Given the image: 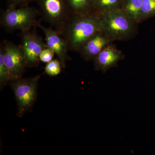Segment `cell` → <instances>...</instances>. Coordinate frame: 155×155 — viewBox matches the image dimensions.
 Segmentation results:
<instances>
[{
    "label": "cell",
    "instance_id": "4",
    "mask_svg": "<svg viewBox=\"0 0 155 155\" xmlns=\"http://www.w3.org/2000/svg\"><path fill=\"white\" fill-rule=\"evenodd\" d=\"M41 75L13 81V88L17 105V115L21 117L31 109L36 100L38 84Z\"/></svg>",
    "mask_w": 155,
    "mask_h": 155
},
{
    "label": "cell",
    "instance_id": "6",
    "mask_svg": "<svg viewBox=\"0 0 155 155\" xmlns=\"http://www.w3.org/2000/svg\"><path fill=\"white\" fill-rule=\"evenodd\" d=\"M1 47L11 81L21 78L27 66L21 45H17L8 41H5Z\"/></svg>",
    "mask_w": 155,
    "mask_h": 155
},
{
    "label": "cell",
    "instance_id": "8",
    "mask_svg": "<svg viewBox=\"0 0 155 155\" xmlns=\"http://www.w3.org/2000/svg\"><path fill=\"white\" fill-rule=\"evenodd\" d=\"M37 26L40 28L44 33L45 42L48 47L54 52L61 62L62 67L65 68L66 62L69 59L67 53L69 49L65 39L58 31L52 27H45L40 22L38 23Z\"/></svg>",
    "mask_w": 155,
    "mask_h": 155
},
{
    "label": "cell",
    "instance_id": "15",
    "mask_svg": "<svg viewBox=\"0 0 155 155\" xmlns=\"http://www.w3.org/2000/svg\"><path fill=\"white\" fill-rule=\"evenodd\" d=\"M9 81H11L8 69L5 64L2 48L0 49V87L3 88Z\"/></svg>",
    "mask_w": 155,
    "mask_h": 155
},
{
    "label": "cell",
    "instance_id": "7",
    "mask_svg": "<svg viewBox=\"0 0 155 155\" xmlns=\"http://www.w3.org/2000/svg\"><path fill=\"white\" fill-rule=\"evenodd\" d=\"M22 46L26 66L28 68L37 67L40 63L39 55L44 49L47 47L46 42L35 31L22 32Z\"/></svg>",
    "mask_w": 155,
    "mask_h": 155
},
{
    "label": "cell",
    "instance_id": "2",
    "mask_svg": "<svg viewBox=\"0 0 155 155\" xmlns=\"http://www.w3.org/2000/svg\"><path fill=\"white\" fill-rule=\"evenodd\" d=\"M98 15L102 31L114 41L130 39L137 33V24L127 17L122 9Z\"/></svg>",
    "mask_w": 155,
    "mask_h": 155
},
{
    "label": "cell",
    "instance_id": "3",
    "mask_svg": "<svg viewBox=\"0 0 155 155\" xmlns=\"http://www.w3.org/2000/svg\"><path fill=\"white\" fill-rule=\"evenodd\" d=\"M39 12L37 9L24 5L11 6L1 14V24L8 31H28L39 22L37 19Z\"/></svg>",
    "mask_w": 155,
    "mask_h": 155
},
{
    "label": "cell",
    "instance_id": "9",
    "mask_svg": "<svg viewBox=\"0 0 155 155\" xmlns=\"http://www.w3.org/2000/svg\"><path fill=\"white\" fill-rule=\"evenodd\" d=\"M121 50L113 43L108 45L94 58L95 69L106 72L113 67H116L119 61L125 58Z\"/></svg>",
    "mask_w": 155,
    "mask_h": 155
},
{
    "label": "cell",
    "instance_id": "11",
    "mask_svg": "<svg viewBox=\"0 0 155 155\" xmlns=\"http://www.w3.org/2000/svg\"><path fill=\"white\" fill-rule=\"evenodd\" d=\"M72 15L83 16L93 13L95 0H66Z\"/></svg>",
    "mask_w": 155,
    "mask_h": 155
},
{
    "label": "cell",
    "instance_id": "17",
    "mask_svg": "<svg viewBox=\"0 0 155 155\" xmlns=\"http://www.w3.org/2000/svg\"><path fill=\"white\" fill-rule=\"evenodd\" d=\"M55 54L54 52L50 48H45L42 51L39 55L40 61L45 63H48L52 61Z\"/></svg>",
    "mask_w": 155,
    "mask_h": 155
},
{
    "label": "cell",
    "instance_id": "16",
    "mask_svg": "<svg viewBox=\"0 0 155 155\" xmlns=\"http://www.w3.org/2000/svg\"><path fill=\"white\" fill-rule=\"evenodd\" d=\"M63 68L61 62L58 59H54L47 63L45 72L50 76H55L60 74Z\"/></svg>",
    "mask_w": 155,
    "mask_h": 155
},
{
    "label": "cell",
    "instance_id": "1",
    "mask_svg": "<svg viewBox=\"0 0 155 155\" xmlns=\"http://www.w3.org/2000/svg\"><path fill=\"white\" fill-rule=\"evenodd\" d=\"M101 30L98 14L93 13L83 16L71 15L62 35L67 41L69 50L79 51L87 41Z\"/></svg>",
    "mask_w": 155,
    "mask_h": 155
},
{
    "label": "cell",
    "instance_id": "10",
    "mask_svg": "<svg viewBox=\"0 0 155 155\" xmlns=\"http://www.w3.org/2000/svg\"><path fill=\"white\" fill-rule=\"evenodd\" d=\"M114 41L101 30L87 41L78 52L84 61H92L103 49Z\"/></svg>",
    "mask_w": 155,
    "mask_h": 155
},
{
    "label": "cell",
    "instance_id": "12",
    "mask_svg": "<svg viewBox=\"0 0 155 155\" xmlns=\"http://www.w3.org/2000/svg\"><path fill=\"white\" fill-rule=\"evenodd\" d=\"M143 0H124L122 11L136 23L140 22Z\"/></svg>",
    "mask_w": 155,
    "mask_h": 155
},
{
    "label": "cell",
    "instance_id": "5",
    "mask_svg": "<svg viewBox=\"0 0 155 155\" xmlns=\"http://www.w3.org/2000/svg\"><path fill=\"white\" fill-rule=\"evenodd\" d=\"M38 2L43 19L62 35L72 15L66 0H38Z\"/></svg>",
    "mask_w": 155,
    "mask_h": 155
},
{
    "label": "cell",
    "instance_id": "14",
    "mask_svg": "<svg viewBox=\"0 0 155 155\" xmlns=\"http://www.w3.org/2000/svg\"><path fill=\"white\" fill-rule=\"evenodd\" d=\"M155 17V0H143L140 22Z\"/></svg>",
    "mask_w": 155,
    "mask_h": 155
},
{
    "label": "cell",
    "instance_id": "13",
    "mask_svg": "<svg viewBox=\"0 0 155 155\" xmlns=\"http://www.w3.org/2000/svg\"><path fill=\"white\" fill-rule=\"evenodd\" d=\"M124 0H95L93 13L99 15L122 9Z\"/></svg>",
    "mask_w": 155,
    "mask_h": 155
},
{
    "label": "cell",
    "instance_id": "18",
    "mask_svg": "<svg viewBox=\"0 0 155 155\" xmlns=\"http://www.w3.org/2000/svg\"><path fill=\"white\" fill-rule=\"evenodd\" d=\"M12 3L11 6L17 5H24L27 3L29 2L31 0H10Z\"/></svg>",
    "mask_w": 155,
    "mask_h": 155
}]
</instances>
